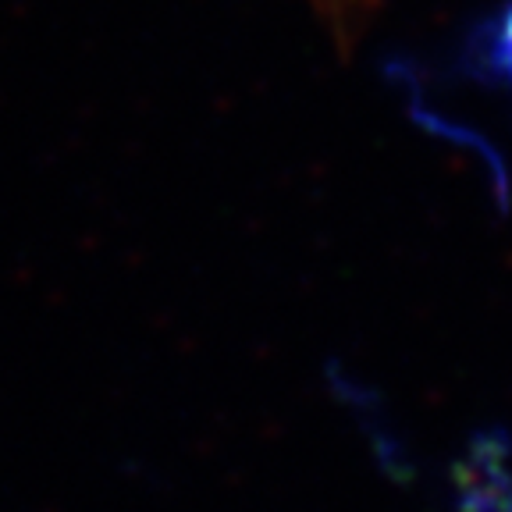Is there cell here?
<instances>
[{"mask_svg": "<svg viewBox=\"0 0 512 512\" xmlns=\"http://www.w3.org/2000/svg\"><path fill=\"white\" fill-rule=\"evenodd\" d=\"M473 61L480 75L498 79L512 89V0L473 36Z\"/></svg>", "mask_w": 512, "mask_h": 512, "instance_id": "obj_1", "label": "cell"}, {"mask_svg": "<svg viewBox=\"0 0 512 512\" xmlns=\"http://www.w3.org/2000/svg\"><path fill=\"white\" fill-rule=\"evenodd\" d=\"M338 4H356V0H338Z\"/></svg>", "mask_w": 512, "mask_h": 512, "instance_id": "obj_2", "label": "cell"}]
</instances>
